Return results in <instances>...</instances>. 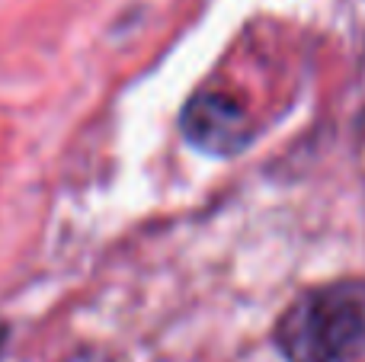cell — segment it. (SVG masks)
Wrapping results in <instances>:
<instances>
[{
  "label": "cell",
  "instance_id": "obj_2",
  "mask_svg": "<svg viewBox=\"0 0 365 362\" xmlns=\"http://www.w3.org/2000/svg\"><path fill=\"white\" fill-rule=\"evenodd\" d=\"M180 128L189 145L215 157H234L237 151H244L253 132L244 106L218 90L195 93L182 109Z\"/></svg>",
  "mask_w": 365,
  "mask_h": 362
},
{
  "label": "cell",
  "instance_id": "obj_1",
  "mask_svg": "<svg viewBox=\"0 0 365 362\" xmlns=\"http://www.w3.org/2000/svg\"><path fill=\"white\" fill-rule=\"evenodd\" d=\"M289 362H353L365 356V279H340L302 292L276 324Z\"/></svg>",
  "mask_w": 365,
  "mask_h": 362
}]
</instances>
